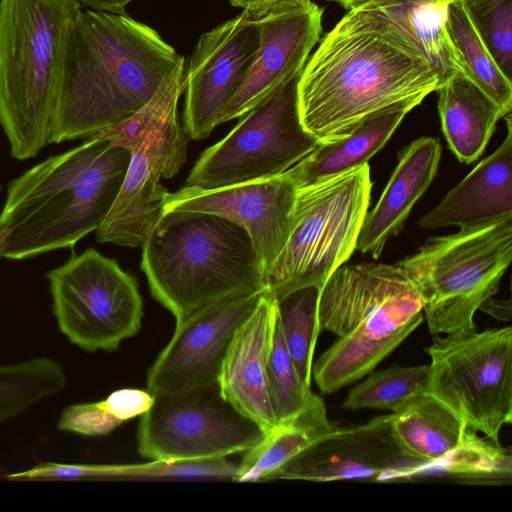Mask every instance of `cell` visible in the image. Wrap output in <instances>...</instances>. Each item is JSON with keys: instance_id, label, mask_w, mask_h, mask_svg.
I'll return each mask as SVG.
<instances>
[{"instance_id": "obj_2", "label": "cell", "mask_w": 512, "mask_h": 512, "mask_svg": "<svg viewBox=\"0 0 512 512\" xmlns=\"http://www.w3.org/2000/svg\"><path fill=\"white\" fill-rule=\"evenodd\" d=\"M181 63L157 31L128 14L81 9L66 36L50 143L124 122Z\"/></svg>"}, {"instance_id": "obj_14", "label": "cell", "mask_w": 512, "mask_h": 512, "mask_svg": "<svg viewBox=\"0 0 512 512\" xmlns=\"http://www.w3.org/2000/svg\"><path fill=\"white\" fill-rule=\"evenodd\" d=\"M260 44L254 20L244 12L201 35L185 75L184 128L206 138L241 84Z\"/></svg>"}, {"instance_id": "obj_18", "label": "cell", "mask_w": 512, "mask_h": 512, "mask_svg": "<svg viewBox=\"0 0 512 512\" xmlns=\"http://www.w3.org/2000/svg\"><path fill=\"white\" fill-rule=\"evenodd\" d=\"M419 293L380 318L337 340L313 363L312 376L322 393H333L370 373L423 321Z\"/></svg>"}, {"instance_id": "obj_32", "label": "cell", "mask_w": 512, "mask_h": 512, "mask_svg": "<svg viewBox=\"0 0 512 512\" xmlns=\"http://www.w3.org/2000/svg\"><path fill=\"white\" fill-rule=\"evenodd\" d=\"M477 35L511 81L512 0H461Z\"/></svg>"}, {"instance_id": "obj_17", "label": "cell", "mask_w": 512, "mask_h": 512, "mask_svg": "<svg viewBox=\"0 0 512 512\" xmlns=\"http://www.w3.org/2000/svg\"><path fill=\"white\" fill-rule=\"evenodd\" d=\"M276 317V298L268 291L261 293L235 332L218 377L222 397L265 434L277 427L268 381Z\"/></svg>"}, {"instance_id": "obj_6", "label": "cell", "mask_w": 512, "mask_h": 512, "mask_svg": "<svg viewBox=\"0 0 512 512\" xmlns=\"http://www.w3.org/2000/svg\"><path fill=\"white\" fill-rule=\"evenodd\" d=\"M512 259V216L430 238L399 266L423 299L432 335L476 328L479 306L499 290Z\"/></svg>"}, {"instance_id": "obj_28", "label": "cell", "mask_w": 512, "mask_h": 512, "mask_svg": "<svg viewBox=\"0 0 512 512\" xmlns=\"http://www.w3.org/2000/svg\"><path fill=\"white\" fill-rule=\"evenodd\" d=\"M65 386L64 369L52 358L0 365V424L57 395Z\"/></svg>"}, {"instance_id": "obj_1", "label": "cell", "mask_w": 512, "mask_h": 512, "mask_svg": "<svg viewBox=\"0 0 512 512\" xmlns=\"http://www.w3.org/2000/svg\"><path fill=\"white\" fill-rule=\"evenodd\" d=\"M440 88L435 70L393 27L358 7L322 38L298 82L302 124L319 142L365 117Z\"/></svg>"}, {"instance_id": "obj_37", "label": "cell", "mask_w": 512, "mask_h": 512, "mask_svg": "<svg viewBox=\"0 0 512 512\" xmlns=\"http://www.w3.org/2000/svg\"><path fill=\"white\" fill-rule=\"evenodd\" d=\"M478 310L499 321L509 322L512 318V304L510 299L497 300L490 297L479 306Z\"/></svg>"}, {"instance_id": "obj_35", "label": "cell", "mask_w": 512, "mask_h": 512, "mask_svg": "<svg viewBox=\"0 0 512 512\" xmlns=\"http://www.w3.org/2000/svg\"><path fill=\"white\" fill-rule=\"evenodd\" d=\"M112 415L124 423L143 415L153 403V395L140 389H119L113 391L104 399Z\"/></svg>"}, {"instance_id": "obj_8", "label": "cell", "mask_w": 512, "mask_h": 512, "mask_svg": "<svg viewBox=\"0 0 512 512\" xmlns=\"http://www.w3.org/2000/svg\"><path fill=\"white\" fill-rule=\"evenodd\" d=\"M426 393L496 443L512 423V327L433 335Z\"/></svg>"}, {"instance_id": "obj_19", "label": "cell", "mask_w": 512, "mask_h": 512, "mask_svg": "<svg viewBox=\"0 0 512 512\" xmlns=\"http://www.w3.org/2000/svg\"><path fill=\"white\" fill-rule=\"evenodd\" d=\"M504 118L507 134L502 144L421 218V227L474 226L512 216L511 113Z\"/></svg>"}, {"instance_id": "obj_26", "label": "cell", "mask_w": 512, "mask_h": 512, "mask_svg": "<svg viewBox=\"0 0 512 512\" xmlns=\"http://www.w3.org/2000/svg\"><path fill=\"white\" fill-rule=\"evenodd\" d=\"M422 475H442L472 481L510 480L511 450L468 430L464 441L442 459L432 463L412 461L403 471L404 479Z\"/></svg>"}, {"instance_id": "obj_38", "label": "cell", "mask_w": 512, "mask_h": 512, "mask_svg": "<svg viewBox=\"0 0 512 512\" xmlns=\"http://www.w3.org/2000/svg\"><path fill=\"white\" fill-rule=\"evenodd\" d=\"M80 4L92 8L96 11H105L110 13H125V8L133 0H76Z\"/></svg>"}, {"instance_id": "obj_34", "label": "cell", "mask_w": 512, "mask_h": 512, "mask_svg": "<svg viewBox=\"0 0 512 512\" xmlns=\"http://www.w3.org/2000/svg\"><path fill=\"white\" fill-rule=\"evenodd\" d=\"M121 424L109 411L104 400H101L65 408L58 420L57 428L83 436H102Z\"/></svg>"}, {"instance_id": "obj_27", "label": "cell", "mask_w": 512, "mask_h": 512, "mask_svg": "<svg viewBox=\"0 0 512 512\" xmlns=\"http://www.w3.org/2000/svg\"><path fill=\"white\" fill-rule=\"evenodd\" d=\"M447 31L464 75L495 102L504 116L511 113L512 83L477 35L461 1L449 4Z\"/></svg>"}, {"instance_id": "obj_15", "label": "cell", "mask_w": 512, "mask_h": 512, "mask_svg": "<svg viewBox=\"0 0 512 512\" xmlns=\"http://www.w3.org/2000/svg\"><path fill=\"white\" fill-rule=\"evenodd\" d=\"M297 188L284 173L216 189L186 186L168 193L163 212L192 211L228 218L249 233L265 275L292 229Z\"/></svg>"}, {"instance_id": "obj_11", "label": "cell", "mask_w": 512, "mask_h": 512, "mask_svg": "<svg viewBox=\"0 0 512 512\" xmlns=\"http://www.w3.org/2000/svg\"><path fill=\"white\" fill-rule=\"evenodd\" d=\"M265 436L226 401L217 386L179 395H153L140 416L137 449L149 460L227 457L246 452Z\"/></svg>"}, {"instance_id": "obj_33", "label": "cell", "mask_w": 512, "mask_h": 512, "mask_svg": "<svg viewBox=\"0 0 512 512\" xmlns=\"http://www.w3.org/2000/svg\"><path fill=\"white\" fill-rule=\"evenodd\" d=\"M238 465L226 457L150 460L144 464H114L113 479H230L236 481Z\"/></svg>"}, {"instance_id": "obj_20", "label": "cell", "mask_w": 512, "mask_h": 512, "mask_svg": "<svg viewBox=\"0 0 512 512\" xmlns=\"http://www.w3.org/2000/svg\"><path fill=\"white\" fill-rule=\"evenodd\" d=\"M441 146L437 139L421 137L404 148L376 206L367 211L356 249L378 258L387 241L396 236L414 204L432 183Z\"/></svg>"}, {"instance_id": "obj_7", "label": "cell", "mask_w": 512, "mask_h": 512, "mask_svg": "<svg viewBox=\"0 0 512 512\" xmlns=\"http://www.w3.org/2000/svg\"><path fill=\"white\" fill-rule=\"evenodd\" d=\"M368 164L297 189L288 241L266 275L276 299L307 286L321 288L356 249L370 204Z\"/></svg>"}, {"instance_id": "obj_30", "label": "cell", "mask_w": 512, "mask_h": 512, "mask_svg": "<svg viewBox=\"0 0 512 512\" xmlns=\"http://www.w3.org/2000/svg\"><path fill=\"white\" fill-rule=\"evenodd\" d=\"M320 288L307 286L276 299L284 341L302 381L311 386L313 355L321 331L317 305Z\"/></svg>"}, {"instance_id": "obj_5", "label": "cell", "mask_w": 512, "mask_h": 512, "mask_svg": "<svg viewBox=\"0 0 512 512\" xmlns=\"http://www.w3.org/2000/svg\"><path fill=\"white\" fill-rule=\"evenodd\" d=\"M76 0H0V125L17 160L46 145Z\"/></svg>"}, {"instance_id": "obj_16", "label": "cell", "mask_w": 512, "mask_h": 512, "mask_svg": "<svg viewBox=\"0 0 512 512\" xmlns=\"http://www.w3.org/2000/svg\"><path fill=\"white\" fill-rule=\"evenodd\" d=\"M323 8L287 0L254 20L260 44L241 84L220 110L216 126L240 118L287 80L299 75L320 40Z\"/></svg>"}, {"instance_id": "obj_23", "label": "cell", "mask_w": 512, "mask_h": 512, "mask_svg": "<svg viewBox=\"0 0 512 512\" xmlns=\"http://www.w3.org/2000/svg\"><path fill=\"white\" fill-rule=\"evenodd\" d=\"M438 112L449 148L463 163L475 161L485 150L500 118L495 102L464 74L438 90Z\"/></svg>"}, {"instance_id": "obj_12", "label": "cell", "mask_w": 512, "mask_h": 512, "mask_svg": "<svg viewBox=\"0 0 512 512\" xmlns=\"http://www.w3.org/2000/svg\"><path fill=\"white\" fill-rule=\"evenodd\" d=\"M187 136L175 108L129 150L131 158L119 195L96 230L98 242L142 247L163 214L169 193L161 179L174 177L185 163Z\"/></svg>"}, {"instance_id": "obj_31", "label": "cell", "mask_w": 512, "mask_h": 512, "mask_svg": "<svg viewBox=\"0 0 512 512\" xmlns=\"http://www.w3.org/2000/svg\"><path fill=\"white\" fill-rule=\"evenodd\" d=\"M268 381L277 425L294 421L320 399L300 378L286 347L278 312L269 356Z\"/></svg>"}, {"instance_id": "obj_40", "label": "cell", "mask_w": 512, "mask_h": 512, "mask_svg": "<svg viewBox=\"0 0 512 512\" xmlns=\"http://www.w3.org/2000/svg\"><path fill=\"white\" fill-rule=\"evenodd\" d=\"M450 2H453V1H461V0H449Z\"/></svg>"}, {"instance_id": "obj_9", "label": "cell", "mask_w": 512, "mask_h": 512, "mask_svg": "<svg viewBox=\"0 0 512 512\" xmlns=\"http://www.w3.org/2000/svg\"><path fill=\"white\" fill-rule=\"evenodd\" d=\"M300 74L281 84L240 117L226 137L207 148L186 186L209 190L277 176L310 153L319 140L301 121Z\"/></svg>"}, {"instance_id": "obj_24", "label": "cell", "mask_w": 512, "mask_h": 512, "mask_svg": "<svg viewBox=\"0 0 512 512\" xmlns=\"http://www.w3.org/2000/svg\"><path fill=\"white\" fill-rule=\"evenodd\" d=\"M389 428L399 452L419 463L442 459L464 441L469 430L451 409L426 392L389 415Z\"/></svg>"}, {"instance_id": "obj_10", "label": "cell", "mask_w": 512, "mask_h": 512, "mask_svg": "<svg viewBox=\"0 0 512 512\" xmlns=\"http://www.w3.org/2000/svg\"><path fill=\"white\" fill-rule=\"evenodd\" d=\"M60 331L87 352L114 351L141 328L142 298L134 277L93 248L46 274Z\"/></svg>"}, {"instance_id": "obj_25", "label": "cell", "mask_w": 512, "mask_h": 512, "mask_svg": "<svg viewBox=\"0 0 512 512\" xmlns=\"http://www.w3.org/2000/svg\"><path fill=\"white\" fill-rule=\"evenodd\" d=\"M341 430L328 419L325 404L320 398L294 421L277 425L258 444L247 450L238 464L236 481L270 480L276 471L294 457Z\"/></svg>"}, {"instance_id": "obj_21", "label": "cell", "mask_w": 512, "mask_h": 512, "mask_svg": "<svg viewBox=\"0 0 512 512\" xmlns=\"http://www.w3.org/2000/svg\"><path fill=\"white\" fill-rule=\"evenodd\" d=\"M423 100L424 97L405 99L365 117L348 134L319 142L284 174L299 189L367 164L389 140L408 112Z\"/></svg>"}, {"instance_id": "obj_3", "label": "cell", "mask_w": 512, "mask_h": 512, "mask_svg": "<svg viewBox=\"0 0 512 512\" xmlns=\"http://www.w3.org/2000/svg\"><path fill=\"white\" fill-rule=\"evenodd\" d=\"M131 153L105 136L51 156L13 179L0 212V259L73 247L104 222Z\"/></svg>"}, {"instance_id": "obj_29", "label": "cell", "mask_w": 512, "mask_h": 512, "mask_svg": "<svg viewBox=\"0 0 512 512\" xmlns=\"http://www.w3.org/2000/svg\"><path fill=\"white\" fill-rule=\"evenodd\" d=\"M428 382L429 365H392L371 371L365 380L350 389L342 406L351 410L373 408L396 413L425 393Z\"/></svg>"}, {"instance_id": "obj_4", "label": "cell", "mask_w": 512, "mask_h": 512, "mask_svg": "<svg viewBox=\"0 0 512 512\" xmlns=\"http://www.w3.org/2000/svg\"><path fill=\"white\" fill-rule=\"evenodd\" d=\"M153 297L180 322L220 300L267 291L247 230L205 212H163L142 245Z\"/></svg>"}, {"instance_id": "obj_22", "label": "cell", "mask_w": 512, "mask_h": 512, "mask_svg": "<svg viewBox=\"0 0 512 512\" xmlns=\"http://www.w3.org/2000/svg\"><path fill=\"white\" fill-rule=\"evenodd\" d=\"M449 0H371L360 8L403 35L427 60L440 87L464 74L447 31Z\"/></svg>"}, {"instance_id": "obj_13", "label": "cell", "mask_w": 512, "mask_h": 512, "mask_svg": "<svg viewBox=\"0 0 512 512\" xmlns=\"http://www.w3.org/2000/svg\"><path fill=\"white\" fill-rule=\"evenodd\" d=\"M261 293L230 297L203 307L180 322L147 373L152 395H179L218 385L230 342Z\"/></svg>"}, {"instance_id": "obj_36", "label": "cell", "mask_w": 512, "mask_h": 512, "mask_svg": "<svg viewBox=\"0 0 512 512\" xmlns=\"http://www.w3.org/2000/svg\"><path fill=\"white\" fill-rule=\"evenodd\" d=\"M287 0H229L235 6L243 8V12L252 20L259 19Z\"/></svg>"}, {"instance_id": "obj_39", "label": "cell", "mask_w": 512, "mask_h": 512, "mask_svg": "<svg viewBox=\"0 0 512 512\" xmlns=\"http://www.w3.org/2000/svg\"><path fill=\"white\" fill-rule=\"evenodd\" d=\"M330 1L337 2L344 8H346L348 10H352V9L358 8L362 5L370 2L371 0H330Z\"/></svg>"}]
</instances>
